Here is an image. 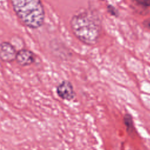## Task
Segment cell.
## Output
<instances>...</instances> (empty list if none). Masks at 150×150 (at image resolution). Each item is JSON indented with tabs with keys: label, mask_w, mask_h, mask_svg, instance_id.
<instances>
[{
	"label": "cell",
	"mask_w": 150,
	"mask_h": 150,
	"mask_svg": "<svg viewBox=\"0 0 150 150\" xmlns=\"http://www.w3.org/2000/svg\"><path fill=\"white\" fill-rule=\"evenodd\" d=\"M73 35L85 45H96L101 36L102 26L99 16L94 11L85 9L74 14L70 21Z\"/></svg>",
	"instance_id": "6da1fadb"
},
{
	"label": "cell",
	"mask_w": 150,
	"mask_h": 150,
	"mask_svg": "<svg viewBox=\"0 0 150 150\" xmlns=\"http://www.w3.org/2000/svg\"><path fill=\"white\" fill-rule=\"evenodd\" d=\"M134 1L138 6L143 8L150 6V0H134Z\"/></svg>",
	"instance_id": "52a82bcc"
},
{
	"label": "cell",
	"mask_w": 150,
	"mask_h": 150,
	"mask_svg": "<svg viewBox=\"0 0 150 150\" xmlns=\"http://www.w3.org/2000/svg\"><path fill=\"white\" fill-rule=\"evenodd\" d=\"M124 124L126 128V131L129 135H132L135 132V127L132 115L129 113H126L123 117Z\"/></svg>",
	"instance_id": "8992f818"
},
{
	"label": "cell",
	"mask_w": 150,
	"mask_h": 150,
	"mask_svg": "<svg viewBox=\"0 0 150 150\" xmlns=\"http://www.w3.org/2000/svg\"><path fill=\"white\" fill-rule=\"evenodd\" d=\"M56 94L61 99L69 101L73 100L76 96L73 84L67 80H63L57 86Z\"/></svg>",
	"instance_id": "3957f363"
},
{
	"label": "cell",
	"mask_w": 150,
	"mask_h": 150,
	"mask_svg": "<svg viewBox=\"0 0 150 150\" xmlns=\"http://www.w3.org/2000/svg\"><path fill=\"white\" fill-rule=\"evenodd\" d=\"M142 24L145 28H146L148 30H150V18L145 19L143 21Z\"/></svg>",
	"instance_id": "ba28073f"
},
{
	"label": "cell",
	"mask_w": 150,
	"mask_h": 150,
	"mask_svg": "<svg viewBox=\"0 0 150 150\" xmlns=\"http://www.w3.org/2000/svg\"><path fill=\"white\" fill-rule=\"evenodd\" d=\"M36 59L35 53L27 49H22L17 52L15 60L16 63L23 67L32 64Z\"/></svg>",
	"instance_id": "5b68a950"
},
{
	"label": "cell",
	"mask_w": 150,
	"mask_h": 150,
	"mask_svg": "<svg viewBox=\"0 0 150 150\" xmlns=\"http://www.w3.org/2000/svg\"><path fill=\"white\" fill-rule=\"evenodd\" d=\"M13 11L26 27L36 29L42 26L45 12L41 0H11Z\"/></svg>",
	"instance_id": "7a4b0ae2"
},
{
	"label": "cell",
	"mask_w": 150,
	"mask_h": 150,
	"mask_svg": "<svg viewBox=\"0 0 150 150\" xmlns=\"http://www.w3.org/2000/svg\"><path fill=\"white\" fill-rule=\"evenodd\" d=\"M17 52L15 47L8 42H2L1 44L0 56L4 62L10 63L15 60Z\"/></svg>",
	"instance_id": "277c9868"
}]
</instances>
